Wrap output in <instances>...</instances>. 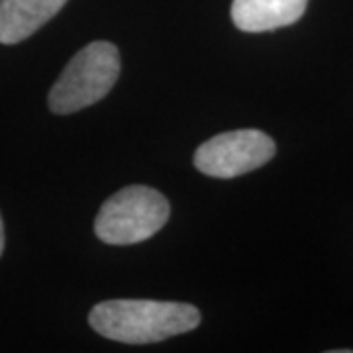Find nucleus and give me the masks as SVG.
<instances>
[{
    "label": "nucleus",
    "mask_w": 353,
    "mask_h": 353,
    "mask_svg": "<svg viewBox=\"0 0 353 353\" xmlns=\"http://www.w3.org/2000/svg\"><path fill=\"white\" fill-rule=\"evenodd\" d=\"M88 324L108 340L143 345L194 330L201 324V312L187 303L116 299L97 304Z\"/></svg>",
    "instance_id": "f257e3e1"
},
{
    "label": "nucleus",
    "mask_w": 353,
    "mask_h": 353,
    "mask_svg": "<svg viewBox=\"0 0 353 353\" xmlns=\"http://www.w3.org/2000/svg\"><path fill=\"white\" fill-rule=\"evenodd\" d=\"M4 252V222H2V216H0V257Z\"/></svg>",
    "instance_id": "0eeeda50"
},
{
    "label": "nucleus",
    "mask_w": 353,
    "mask_h": 353,
    "mask_svg": "<svg viewBox=\"0 0 353 353\" xmlns=\"http://www.w3.org/2000/svg\"><path fill=\"white\" fill-rule=\"evenodd\" d=\"M275 153V141L261 130H234L199 145L194 152V167L208 176L234 179L263 167Z\"/></svg>",
    "instance_id": "20e7f679"
},
{
    "label": "nucleus",
    "mask_w": 353,
    "mask_h": 353,
    "mask_svg": "<svg viewBox=\"0 0 353 353\" xmlns=\"http://www.w3.org/2000/svg\"><path fill=\"white\" fill-rule=\"evenodd\" d=\"M169 214V201L159 190L132 185L102 204L94 232L108 245H132L153 238L167 224Z\"/></svg>",
    "instance_id": "7ed1b4c3"
},
{
    "label": "nucleus",
    "mask_w": 353,
    "mask_h": 353,
    "mask_svg": "<svg viewBox=\"0 0 353 353\" xmlns=\"http://www.w3.org/2000/svg\"><path fill=\"white\" fill-rule=\"evenodd\" d=\"M120 53L110 41H92L77 51L50 90L55 114H73L102 101L118 81Z\"/></svg>",
    "instance_id": "f03ea898"
},
{
    "label": "nucleus",
    "mask_w": 353,
    "mask_h": 353,
    "mask_svg": "<svg viewBox=\"0 0 353 353\" xmlns=\"http://www.w3.org/2000/svg\"><path fill=\"white\" fill-rule=\"evenodd\" d=\"M306 6L308 0H234L232 20L241 32H273L299 22Z\"/></svg>",
    "instance_id": "39448f33"
},
{
    "label": "nucleus",
    "mask_w": 353,
    "mask_h": 353,
    "mask_svg": "<svg viewBox=\"0 0 353 353\" xmlns=\"http://www.w3.org/2000/svg\"><path fill=\"white\" fill-rule=\"evenodd\" d=\"M67 0H0V43L14 46L34 36Z\"/></svg>",
    "instance_id": "423d86ee"
}]
</instances>
